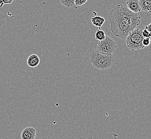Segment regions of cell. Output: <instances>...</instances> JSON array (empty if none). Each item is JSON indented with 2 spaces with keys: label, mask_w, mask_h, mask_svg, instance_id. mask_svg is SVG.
<instances>
[{
  "label": "cell",
  "mask_w": 151,
  "mask_h": 139,
  "mask_svg": "<svg viewBox=\"0 0 151 139\" xmlns=\"http://www.w3.org/2000/svg\"><path fill=\"white\" fill-rule=\"evenodd\" d=\"M111 33L122 39H126L131 32L141 24V18L121 4H117L108 14Z\"/></svg>",
  "instance_id": "6da1fadb"
},
{
  "label": "cell",
  "mask_w": 151,
  "mask_h": 139,
  "mask_svg": "<svg viewBox=\"0 0 151 139\" xmlns=\"http://www.w3.org/2000/svg\"><path fill=\"white\" fill-rule=\"evenodd\" d=\"M89 61L95 69L100 70L110 69L114 61L113 55L102 54L96 50H93L89 55Z\"/></svg>",
  "instance_id": "7a4b0ae2"
},
{
  "label": "cell",
  "mask_w": 151,
  "mask_h": 139,
  "mask_svg": "<svg viewBox=\"0 0 151 139\" xmlns=\"http://www.w3.org/2000/svg\"><path fill=\"white\" fill-rule=\"evenodd\" d=\"M144 38L142 29L140 28L135 29L125 39L127 47L131 51L142 49L145 48L142 44Z\"/></svg>",
  "instance_id": "3957f363"
},
{
  "label": "cell",
  "mask_w": 151,
  "mask_h": 139,
  "mask_svg": "<svg viewBox=\"0 0 151 139\" xmlns=\"http://www.w3.org/2000/svg\"><path fill=\"white\" fill-rule=\"evenodd\" d=\"M117 48V45L115 41L106 35L104 40L99 41L96 50L102 54L113 55Z\"/></svg>",
  "instance_id": "277c9868"
},
{
  "label": "cell",
  "mask_w": 151,
  "mask_h": 139,
  "mask_svg": "<svg viewBox=\"0 0 151 139\" xmlns=\"http://www.w3.org/2000/svg\"><path fill=\"white\" fill-rule=\"evenodd\" d=\"M37 130L33 127H26L24 128L21 133L22 139H35Z\"/></svg>",
  "instance_id": "5b68a950"
},
{
  "label": "cell",
  "mask_w": 151,
  "mask_h": 139,
  "mask_svg": "<svg viewBox=\"0 0 151 139\" xmlns=\"http://www.w3.org/2000/svg\"><path fill=\"white\" fill-rule=\"evenodd\" d=\"M127 7L134 13H139L142 11L139 0H127L126 2Z\"/></svg>",
  "instance_id": "8992f818"
},
{
  "label": "cell",
  "mask_w": 151,
  "mask_h": 139,
  "mask_svg": "<svg viewBox=\"0 0 151 139\" xmlns=\"http://www.w3.org/2000/svg\"><path fill=\"white\" fill-rule=\"evenodd\" d=\"M40 59L37 54H32L27 59V64L30 67L34 68L40 64Z\"/></svg>",
  "instance_id": "52a82bcc"
},
{
  "label": "cell",
  "mask_w": 151,
  "mask_h": 139,
  "mask_svg": "<svg viewBox=\"0 0 151 139\" xmlns=\"http://www.w3.org/2000/svg\"><path fill=\"white\" fill-rule=\"evenodd\" d=\"M142 11L151 12V0H139Z\"/></svg>",
  "instance_id": "ba28073f"
},
{
  "label": "cell",
  "mask_w": 151,
  "mask_h": 139,
  "mask_svg": "<svg viewBox=\"0 0 151 139\" xmlns=\"http://www.w3.org/2000/svg\"><path fill=\"white\" fill-rule=\"evenodd\" d=\"M91 22L94 26L100 28L105 23V19L103 17L96 16L91 18Z\"/></svg>",
  "instance_id": "9c48e42d"
},
{
  "label": "cell",
  "mask_w": 151,
  "mask_h": 139,
  "mask_svg": "<svg viewBox=\"0 0 151 139\" xmlns=\"http://www.w3.org/2000/svg\"><path fill=\"white\" fill-rule=\"evenodd\" d=\"M106 35L105 34V32L99 28L98 30L96 32L95 37L96 40L99 41H102L105 39Z\"/></svg>",
  "instance_id": "30bf717a"
},
{
  "label": "cell",
  "mask_w": 151,
  "mask_h": 139,
  "mask_svg": "<svg viewBox=\"0 0 151 139\" xmlns=\"http://www.w3.org/2000/svg\"><path fill=\"white\" fill-rule=\"evenodd\" d=\"M60 2L63 6L70 8L75 5V0H60Z\"/></svg>",
  "instance_id": "8fae6325"
},
{
  "label": "cell",
  "mask_w": 151,
  "mask_h": 139,
  "mask_svg": "<svg viewBox=\"0 0 151 139\" xmlns=\"http://www.w3.org/2000/svg\"><path fill=\"white\" fill-rule=\"evenodd\" d=\"M142 35L144 38H151V33L146 27H145L144 29L142 30Z\"/></svg>",
  "instance_id": "7c38bea8"
},
{
  "label": "cell",
  "mask_w": 151,
  "mask_h": 139,
  "mask_svg": "<svg viewBox=\"0 0 151 139\" xmlns=\"http://www.w3.org/2000/svg\"><path fill=\"white\" fill-rule=\"evenodd\" d=\"M151 44V38H144L142 41V44L144 47H147Z\"/></svg>",
  "instance_id": "4fadbf2b"
},
{
  "label": "cell",
  "mask_w": 151,
  "mask_h": 139,
  "mask_svg": "<svg viewBox=\"0 0 151 139\" xmlns=\"http://www.w3.org/2000/svg\"><path fill=\"white\" fill-rule=\"evenodd\" d=\"M88 0H75V4L77 6H81L87 2Z\"/></svg>",
  "instance_id": "5bb4252c"
},
{
  "label": "cell",
  "mask_w": 151,
  "mask_h": 139,
  "mask_svg": "<svg viewBox=\"0 0 151 139\" xmlns=\"http://www.w3.org/2000/svg\"><path fill=\"white\" fill-rule=\"evenodd\" d=\"M145 27H146L147 29H148V31L151 33V23L148 24L147 26H146Z\"/></svg>",
  "instance_id": "9a60e30c"
}]
</instances>
